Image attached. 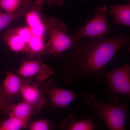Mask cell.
Masks as SVG:
<instances>
[{
  "mask_svg": "<svg viewBox=\"0 0 130 130\" xmlns=\"http://www.w3.org/2000/svg\"><path fill=\"white\" fill-rule=\"evenodd\" d=\"M108 8L106 6L100 7L94 12L93 18L86 21L84 26L71 35H69L72 43L81 39L94 38L102 40L110 32L107 19Z\"/></svg>",
  "mask_w": 130,
  "mask_h": 130,
  "instance_id": "obj_3",
  "label": "cell"
},
{
  "mask_svg": "<svg viewBox=\"0 0 130 130\" xmlns=\"http://www.w3.org/2000/svg\"><path fill=\"white\" fill-rule=\"evenodd\" d=\"M41 87L43 94L48 95L52 105L56 108L66 107L77 98L82 96V93L61 88L53 79L44 81Z\"/></svg>",
  "mask_w": 130,
  "mask_h": 130,
  "instance_id": "obj_6",
  "label": "cell"
},
{
  "mask_svg": "<svg viewBox=\"0 0 130 130\" xmlns=\"http://www.w3.org/2000/svg\"><path fill=\"white\" fill-rule=\"evenodd\" d=\"M46 21L42 22L38 25L30 28L32 36L43 37L47 31Z\"/></svg>",
  "mask_w": 130,
  "mask_h": 130,
  "instance_id": "obj_21",
  "label": "cell"
},
{
  "mask_svg": "<svg viewBox=\"0 0 130 130\" xmlns=\"http://www.w3.org/2000/svg\"><path fill=\"white\" fill-rule=\"evenodd\" d=\"M13 104L7 99L3 90L2 85L0 84V113L5 116H9Z\"/></svg>",
  "mask_w": 130,
  "mask_h": 130,
  "instance_id": "obj_20",
  "label": "cell"
},
{
  "mask_svg": "<svg viewBox=\"0 0 130 130\" xmlns=\"http://www.w3.org/2000/svg\"><path fill=\"white\" fill-rule=\"evenodd\" d=\"M31 7H25L12 13L0 12V31L4 29L14 20L25 16Z\"/></svg>",
  "mask_w": 130,
  "mask_h": 130,
  "instance_id": "obj_17",
  "label": "cell"
},
{
  "mask_svg": "<svg viewBox=\"0 0 130 130\" xmlns=\"http://www.w3.org/2000/svg\"><path fill=\"white\" fill-rule=\"evenodd\" d=\"M20 95L23 101L30 104L38 113L47 103L46 98L43 95L41 87L37 82L29 79L24 84Z\"/></svg>",
  "mask_w": 130,
  "mask_h": 130,
  "instance_id": "obj_8",
  "label": "cell"
},
{
  "mask_svg": "<svg viewBox=\"0 0 130 130\" xmlns=\"http://www.w3.org/2000/svg\"><path fill=\"white\" fill-rule=\"evenodd\" d=\"M109 14L114 18L113 23L130 26V4L112 5L110 6Z\"/></svg>",
  "mask_w": 130,
  "mask_h": 130,
  "instance_id": "obj_12",
  "label": "cell"
},
{
  "mask_svg": "<svg viewBox=\"0 0 130 130\" xmlns=\"http://www.w3.org/2000/svg\"><path fill=\"white\" fill-rule=\"evenodd\" d=\"M130 37L120 33L106 40L81 39L72 43L64 56L66 65L61 70L66 81L72 84L81 79L102 84L103 69L120 50L129 46Z\"/></svg>",
  "mask_w": 130,
  "mask_h": 130,
  "instance_id": "obj_1",
  "label": "cell"
},
{
  "mask_svg": "<svg viewBox=\"0 0 130 130\" xmlns=\"http://www.w3.org/2000/svg\"><path fill=\"white\" fill-rule=\"evenodd\" d=\"M26 128L27 127L23 121L13 116H8L0 123V130H21Z\"/></svg>",
  "mask_w": 130,
  "mask_h": 130,
  "instance_id": "obj_18",
  "label": "cell"
},
{
  "mask_svg": "<svg viewBox=\"0 0 130 130\" xmlns=\"http://www.w3.org/2000/svg\"><path fill=\"white\" fill-rule=\"evenodd\" d=\"M26 53L30 59L37 55L50 54L49 43L45 44L43 37L32 36L27 43Z\"/></svg>",
  "mask_w": 130,
  "mask_h": 130,
  "instance_id": "obj_14",
  "label": "cell"
},
{
  "mask_svg": "<svg viewBox=\"0 0 130 130\" xmlns=\"http://www.w3.org/2000/svg\"><path fill=\"white\" fill-rule=\"evenodd\" d=\"M32 0H0V9L12 13L25 7H31Z\"/></svg>",
  "mask_w": 130,
  "mask_h": 130,
  "instance_id": "obj_16",
  "label": "cell"
},
{
  "mask_svg": "<svg viewBox=\"0 0 130 130\" xmlns=\"http://www.w3.org/2000/svg\"><path fill=\"white\" fill-rule=\"evenodd\" d=\"M46 23L49 36L50 54L61 60L64 56L63 53L72 44L70 36L67 35V26L64 22L54 18H50Z\"/></svg>",
  "mask_w": 130,
  "mask_h": 130,
  "instance_id": "obj_5",
  "label": "cell"
},
{
  "mask_svg": "<svg viewBox=\"0 0 130 130\" xmlns=\"http://www.w3.org/2000/svg\"><path fill=\"white\" fill-rule=\"evenodd\" d=\"M49 5H56L59 7H63L64 5V0H43Z\"/></svg>",
  "mask_w": 130,
  "mask_h": 130,
  "instance_id": "obj_23",
  "label": "cell"
},
{
  "mask_svg": "<svg viewBox=\"0 0 130 130\" xmlns=\"http://www.w3.org/2000/svg\"><path fill=\"white\" fill-rule=\"evenodd\" d=\"M15 30L18 34L24 41L28 43L32 36L30 28L28 27H22L15 28Z\"/></svg>",
  "mask_w": 130,
  "mask_h": 130,
  "instance_id": "obj_22",
  "label": "cell"
},
{
  "mask_svg": "<svg viewBox=\"0 0 130 130\" xmlns=\"http://www.w3.org/2000/svg\"><path fill=\"white\" fill-rule=\"evenodd\" d=\"M2 38L6 45L13 52H26L27 43L17 34L15 28L9 30L5 32Z\"/></svg>",
  "mask_w": 130,
  "mask_h": 130,
  "instance_id": "obj_13",
  "label": "cell"
},
{
  "mask_svg": "<svg viewBox=\"0 0 130 130\" xmlns=\"http://www.w3.org/2000/svg\"><path fill=\"white\" fill-rule=\"evenodd\" d=\"M55 124L53 121L43 119L32 121L28 125L29 130H54Z\"/></svg>",
  "mask_w": 130,
  "mask_h": 130,
  "instance_id": "obj_19",
  "label": "cell"
},
{
  "mask_svg": "<svg viewBox=\"0 0 130 130\" xmlns=\"http://www.w3.org/2000/svg\"><path fill=\"white\" fill-rule=\"evenodd\" d=\"M81 98L95 111L109 130H125L129 115L128 106L125 103L119 106L109 105L97 101L94 94L88 93H82Z\"/></svg>",
  "mask_w": 130,
  "mask_h": 130,
  "instance_id": "obj_2",
  "label": "cell"
},
{
  "mask_svg": "<svg viewBox=\"0 0 130 130\" xmlns=\"http://www.w3.org/2000/svg\"><path fill=\"white\" fill-rule=\"evenodd\" d=\"M36 113L37 112L31 105L23 101L16 105L13 104L9 116H13L20 120L28 128V125L32 121L31 117Z\"/></svg>",
  "mask_w": 130,
  "mask_h": 130,
  "instance_id": "obj_11",
  "label": "cell"
},
{
  "mask_svg": "<svg viewBox=\"0 0 130 130\" xmlns=\"http://www.w3.org/2000/svg\"><path fill=\"white\" fill-rule=\"evenodd\" d=\"M45 3L43 0H37L33 3L25 16L28 27L31 28L43 22L42 13V6Z\"/></svg>",
  "mask_w": 130,
  "mask_h": 130,
  "instance_id": "obj_15",
  "label": "cell"
},
{
  "mask_svg": "<svg viewBox=\"0 0 130 130\" xmlns=\"http://www.w3.org/2000/svg\"><path fill=\"white\" fill-rule=\"evenodd\" d=\"M16 73L22 77L32 79L35 78L39 82H43L55 75V72L39 58L24 61Z\"/></svg>",
  "mask_w": 130,
  "mask_h": 130,
  "instance_id": "obj_7",
  "label": "cell"
},
{
  "mask_svg": "<svg viewBox=\"0 0 130 130\" xmlns=\"http://www.w3.org/2000/svg\"><path fill=\"white\" fill-rule=\"evenodd\" d=\"M94 115L83 120H78L72 115L68 116L60 124V130H94L95 128L93 121Z\"/></svg>",
  "mask_w": 130,
  "mask_h": 130,
  "instance_id": "obj_10",
  "label": "cell"
},
{
  "mask_svg": "<svg viewBox=\"0 0 130 130\" xmlns=\"http://www.w3.org/2000/svg\"><path fill=\"white\" fill-rule=\"evenodd\" d=\"M29 79L20 76L10 71L6 72V77L2 81L3 90L8 101L13 102L14 99L20 95L22 86Z\"/></svg>",
  "mask_w": 130,
  "mask_h": 130,
  "instance_id": "obj_9",
  "label": "cell"
},
{
  "mask_svg": "<svg viewBox=\"0 0 130 130\" xmlns=\"http://www.w3.org/2000/svg\"><path fill=\"white\" fill-rule=\"evenodd\" d=\"M102 74L107 81V90L110 102L117 104L121 95L130 96V64L124 65L110 72L102 71Z\"/></svg>",
  "mask_w": 130,
  "mask_h": 130,
  "instance_id": "obj_4",
  "label": "cell"
}]
</instances>
